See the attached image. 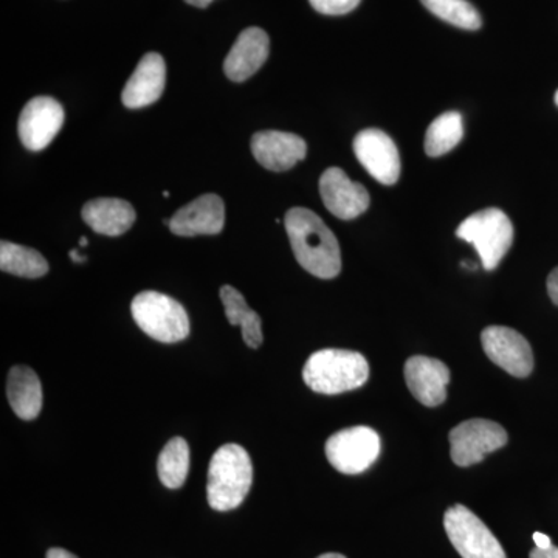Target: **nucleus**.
Segmentation results:
<instances>
[{
    "label": "nucleus",
    "mask_w": 558,
    "mask_h": 558,
    "mask_svg": "<svg viewBox=\"0 0 558 558\" xmlns=\"http://www.w3.org/2000/svg\"><path fill=\"white\" fill-rule=\"evenodd\" d=\"M284 223L293 255L304 270L322 279L339 277V241L318 215L310 208H290Z\"/></svg>",
    "instance_id": "obj_1"
},
{
    "label": "nucleus",
    "mask_w": 558,
    "mask_h": 558,
    "mask_svg": "<svg viewBox=\"0 0 558 558\" xmlns=\"http://www.w3.org/2000/svg\"><path fill=\"white\" fill-rule=\"evenodd\" d=\"M253 483V464L247 450L238 444L220 447L208 468L207 497L209 508L229 512L240 508Z\"/></svg>",
    "instance_id": "obj_2"
},
{
    "label": "nucleus",
    "mask_w": 558,
    "mask_h": 558,
    "mask_svg": "<svg viewBox=\"0 0 558 558\" xmlns=\"http://www.w3.org/2000/svg\"><path fill=\"white\" fill-rule=\"evenodd\" d=\"M303 379L318 395H341L368 381V360L347 349H322L307 360Z\"/></svg>",
    "instance_id": "obj_3"
},
{
    "label": "nucleus",
    "mask_w": 558,
    "mask_h": 558,
    "mask_svg": "<svg viewBox=\"0 0 558 558\" xmlns=\"http://www.w3.org/2000/svg\"><path fill=\"white\" fill-rule=\"evenodd\" d=\"M132 317L146 336L160 343H178L190 336V318L185 307L163 293H138L131 304Z\"/></svg>",
    "instance_id": "obj_4"
},
{
    "label": "nucleus",
    "mask_w": 558,
    "mask_h": 558,
    "mask_svg": "<svg viewBox=\"0 0 558 558\" xmlns=\"http://www.w3.org/2000/svg\"><path fill=\"white\" fill-rule=\"evenodd\" d=\"M457 236L472 244L478 252L484 270L492 271L512 247L513 226L505 211L487 208L469 216L458 227Z\"/></svg>",
    "instance_id": "obj_5"
},
{
    "label": "nucleus",
    "mask_w": 558,
    "mask_h": 558,
    "mask_svg": "<svg viewBox=\"0 0 558 558\" xmlns=\"http://www.w3.org/2000/svg\"><path fill=\"white\" fill-rule=\"evenodd\" d=\"M380 450V436L363 425L341 429L326 442L330 465L344 475H359L368 470L379 458Z\"/></svg>",
    "instance_id": "obj_6"
},
{
    "label": "nucleus",
    "mask_w": 558,
    "mask_h": 558,
    "mask_svg": "<svg viewBox=\"0 0 558 558\" xmlns=\"http://www.w3.org/2000/svg\"><path fill=\"white\" fill-rule=\"evenodd\" d=\"M444 526L462 558H508L490 529L465 506L457 505L447 510Z\"/></svg>",
    "instance_id": "obj_7"
},
{
    "label": "nucleus",
    "mask_w": 558,
    "mask_h": 558,
    "mask_svg": "<svg viewBox=\"0 0 558 558\" xmlns=\"http://www.w3.org/2000/svg\"><path fill=\"white\" fill-rule=\"evenodd\" d=\"M508 444V433L494 421L470 418L450 432L451 459L459 468L478 464Z\"/></svg>",
    "instance_id": "obj_8"
},
{
    "label": "nucleus",
    "mask_w": 558,
    "mask_h": 558,
    "mask_svg": "<svg viewBox=\"0 0 558 558\" xmlns=\"http://www.w3.org/2000/svg\"><path fill=\"white\" fill-rule=\"evenodd\" d=\"M487 357L513 377H527L534 369L531 344L517 330L490 326L481 333Z\"/></svg>",
    "instance_id": "obj_9"
},
{
    "label": "nucleus",
    "mask_w": 558,
    "mask_h": 558,
    "mask_svg": "<svg viewBox=\"0 0 558 558\" xmlns=\"http://www.w3.org/2000/svg\"><path fill=\"white\" fill-rule=\"evenodd\" d=\"M64 123V109L50 97H36L22 109L17 132L22 145L31 150H43L53 142Z\"/></svg>",
    "instance_id": "obj_10"
},
{
    "label": "nucleus",
    "mask_w": 558,
    "mask_h": 558,
    "mask_svg": "<svg viewBox=\"0 0 558 558\" xmlns=\"http://www.w3.org/2000/svg\"><path fill=\"white\" fill-rule=\"evenodd\" d=\"M354 153L360 163L384 185H395L400 178L398 146L380 130L359 132L354 138Z\"/></svg>",
    "instance_id": "obj_11"
},
{
    "label": "nucleus",
    "mask_w": 558,
    "mask_h": 558,
    "mask_svg": "<svg viewBox=\"0 0 558 558\" xmlns=\"http://www.w3.org/2000/svg\"><path fill=\"white\" fill-rule=\"evenodd\" d=\"M323 204L336 218L352 220L369 208V193L359 182H352L340 168H329L319 179Z\"/></svg>",
    "instance_id": "obj_12"
},
{
    "label": "nucleus",
    "mask_w": 558,
    "mask_h": 558,
    "mask_svg": "<svg viewBox=\"0 0 558 558\" xmlns=\"http://www.w3.org/2000/svg\"><path fill=\"white\" fill-rule=\"evenodd\" d=\"M175 236L193 238L219 234L226 223V205L218 194H204L165 220Z\"/></svg>",
    "instance_id": "obj_13"
},
{
    "label": "nucleus",
    "mask_w": 558,
    "mask_h": 558,
    "mask_svg": "<svg viewBox=\"0 0 558 558\" xmlns=\"http://www.w3.org/2000/svg\"><path fill=\"white\" fill-rule=\"evenodd\" d=\"M252 153L266 170H292L307 154V145L296 134L281 131L256 132L252 138Z\"/></svg>",
    "instance_id": "obj_14"
},
{
    "label": "nucleus",
    "mask_w": 558,
    "mask_h": 558,
    "mask_svg": "<svg viewBox=\"0 0 558 558\" xmlns=\"http://www.w3.org/2000/svg\"><path fill=\"white\" fill-rule=\"evenodd\" d=\"M405 380L411 395L425 407H439L446 402L450 369L440 360L414 355L407 360Z\"/></svg>",
    "instance_id": "obj_15"
},
{
    "label": "nucleus",
    "mask_w": 558,
    "mask_h": 558,
    "mask_svg": "<svg viewBox=\"0 0 558 558\" xmlns=\"http://www.w3.org/2000/svg\"><path fill=\"white\" fill-rule=\"evenodd\" d=\"M167 86V64L159 53H148L140 60L123 94L121 101L128 109L146 108L160 100Z\"/></svg>",
    "instance_id": "obj_16"
},
{
    "label": "nucleus",
    "mask_w": 558,
    "mask_h": 558,
    "mask_svg": "<svg viewBox=\"0 0 558 558\" xmlns=\"http://www.w3.org/2000/svg\"><path fill=\"white\" fill-rule=\"evenodd\" d=\"M270 40L263 28L250 27L238 36L223 62L227 78L244 83L252 78L269 58Z\"/></svg>",
    "instance_id": "obj_17"
},
{
    "label": "nucleus",
    "mask_w": 558,
    "mask_h": 558,
    "mask_svg": "<svg viewBox=\"0 0 558 558\" xmlns=\"http://www.w3.org/2000/svg\"><path fill=\"white\" fill-rule=\"evenodd\" d=\"M81 216L95 233L105 236H121L135 222V209L130 202L110 197L87 202Z\"/></svg>",
    "instance_id": "obj_18"
},
{
    "label": "nucleus",
    "mask_w": 558,
    "mask_h": 558,
    "mask_svg": "<svg viewBox=\"0 0 558 558\" xmlns=\"http://www.w3.org/2000/svg\"><path fill=\"white\" fill-rule=\"evenodd\" d=\"M7 398L14 414L22 421H33L43 410V385L35 371L14 366L7 380Z\"/></svg>",
    "instance_id": "obj_19"
},
{
    "label": "nucleus",
    "mask_w": 558,
    "mask_h": 558,
    "mask_svg": "<svg viewBox=\"0 0 558 558\" xmlns=\"http://www.w3.org/2000/svg\"><path fill=\"white\" fill-rule=\"evenodd\" d=\"M220 300L226 307V317L231 326H240L242 329V339L248 348H259L263 343V325L260 317L255 311L250 310L244 295L231 286H223L220 289Z\"/></svg>",
    "instance_id": "obj_20"
},
{
    "label": "nucleus",
    "mask_w": 558,
    "mask_h": 558,
    "mask_svg": "<svg viewBox=\"0 0 558 558\" xmlns=\"http://www.w3.org/2000/svg\"><path fill=\"white\" fill-rule=\"evenodd\" d=\"M0 269L16 277L35 279L47 275L49 264L36 250L2 241L0 242Z\"/></svg>",
    "instance_id": "obj_21"
},
{
    "label": "nucleus",
    "mask_w": 558,
    "mask_h": 558,
    "mask_svg": "<svg viewBox=\"0 0 558 558\" xmlns=\"http://www.w3.org/2000/svg\"><path fill=\"white\" fill-rule=\"evenodd\" d=\"M464 137V123L457 110L442 113L429 124L425 135V153L429 157H440L457 148Z\"/></svg>",
    "instance_id": "obj_22"
},
{
    "label": "nucleus",
    "mask_w": 558,
    "mask_h": 558,
    "mask_svg": "<svg viewBox=\"0 0 558 558\" xmlns=\"http://www.w3.org/2000/svg\"><path fill=\"white\" fill-rule=\"evenodd\" d=\"M157 472L161 484L168 488H180L190 472V447L183 438H172L161 450Z\"/></svg>",
    "instance_id": "obj_23"
},
{
    "label": "nucleus",
    "mask_w": 558,
    "mask_h": 558,
    "mask_svg": "<svg viewBox=\"0 0 558 558\" xmlns=\"http://www.w3.org/2000/svg\"><path fill=\"white\" fill-rule=\"evenodd\" d=\"M421 2L429 13L462 31H478L483 25L478 10L468 0H421Z\"/></svg>",
    "instance_id": "obj_24"
},
{
    "label": "nucleus",
    "mask_w": 558,
    "mask_h": 558,
    "mask_svg": "<svg viewBox=\"0 0 558 558\" xmlns=\"http://www.w3.org/2000/svg\"><path fill=\"white\" fill-rule=\"evenodd\" d=\"M310 2L318 13L341 16V14H348L357 9L362 0H310Z\"/></svg>",
    "instance_id": "obj_25"
},
{
    "label": "nucleus",
    "mask_w": 558,
    "mask_h": 558,
    "mask_svg": "<svg viewBox=\"0 0 558 558\" xmlns=\"http://www.w3.org/2000/svg\"><path fill=\"white\" fill-rule=\"evenodd\" d=\"M548 293L554 304L558 306V267L550 271L548 278Z\"/></svg>",
    "instance_id": "obj_26"
},
{
    "label": "nucleus",
    "mask_w": 558,
    "mask_h": 558,
    "mask_svg": "<svg viewBox=\"0 0 558 558\" xmlns=\"http://www.w3.org/2000/svg\"><path fill=\"white\" fill-rule=\"evenodd\" d=\"M531 558H558V548L557 546H550L548 549H538L535 548L532 550Z\"/></svg>",
    "instance_id": "obj_27"
},
{
    "label": "nucleus",
    "mask_w": 558,
    "mask_h": 558,
    "mask_svg": "<svg viewBox=\"0 0 558 558\" xmlns=\"http://www.w3.org/2000/svg\"><path fill=\"white\" fill-rule=\"evenodd\" d=\"M534 542L538 549H548L550 546H553L548 535L542 534V532H535Z\"/></svg>",
    "instance_id": "obj_28"
},
{
    "label": "nucleus",
    "mask_w": 558,
    "mask_h": 558,
    "mask_svg": "<svg viewBox=\"0 0 558 558\" xmlns=\"http://www.w3.org/2000/svg\"><path fill=\"white\" fill-rule=\"evenodd\" d=\"M47 558H78L75 554L69 553V550L61 548H51L47 553Z\"/></svg>",
    "instance_id": "obj_29"
},
{
    "label": "nucleus",
    "mask_w": 558,
    "mask_h": 558,
    "mask_svg": "<svg viewBox=\"0 0 558 558\" xmlns=\"http://www.w3.org/2000/svg\"><path fill=\"white\" fill-rule=\"evenodd\" d=\"M185 2L190 3V5L197 7V9H207L213 0H185Z\"/></svg>",
    "instance_id": "obj_30"
},
{
    "label": "nucleus",
    "mask_w": 558,
    "mask_h": 558,
    "mask_svg": "<svg viewBox=\"0 0 558 558\" xmlns=\"http://www.w3.org/2000/svg\"><path fill=\"white\" fill-rule=\"evenodd\" d=\"M70 258L73 259V263H84V260H86V256H81L76 250L70 252Z\"/></svg>",
    "instance_id": "obj_31"
},
{
    "label": "nucleus",
    "mask_w": 558,
    "mask_h": 558,
    "mask_svg": "<svg viewBox=\"0 0 558 558\" xmlns=\"http://www.w3.org/2000/svg\"><path fill=\"white\" fill-rule=\"evenodd\" d=\"M318 558H347V557L341 556V554H323V556H319Z\"/></svg>",
    "instance_id": "obj_32"
},
{
    "label": "nucleus",
    "mask_w": 558,
    "mask_h": 558,
    "mask_svg": "<svg viewBox=\"0 0 558 558\" xmlns=\"http://www.w3.org/2000/svg\"><path fill=\"white\" fill-rule=\"evenodd\" d=\"M87 242H89V241H87V238H81V240H80L81 247H86Z\"/></svg>",
    "instance_id": "obj_33"
},
{
    "label": "nucleus",
    "mask_w": 558,
    "mask_h": 558,
    "mask_svg": "<svg viewBox=\"0 0 558 558\" xmlns=\"http://www.w3.org/2000/svg\"><path fill=\"white\" fill-rule=\"evenodd\" d=\"M556 105L558 106V90H557V94H556Z\"/></svg>",
    "instance_id": "obj_34"
}]
</instances>
